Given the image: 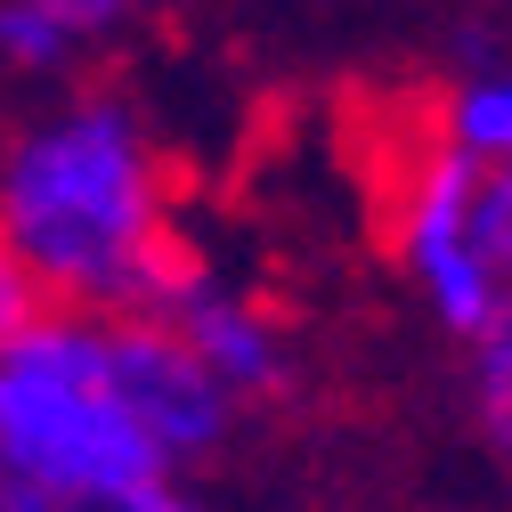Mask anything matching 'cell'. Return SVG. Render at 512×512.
I'll return each mask as SVG.
<instances>
[{"label":"cell","instance_id":"cell-1","mask_svg":"<svg viewBox=\"0 0 512 512\" xmlns=\"http://www.w3.org/2000/svg\"><path fill=\"white\" fill-rule=\"evenodd\" d=\"M171 220V163L147 114L106 82L57 90L0 139V244L33 269L49 309L122 317Z\"/></svg>","mask_w":512,"mask_h":512},{"label":"cell","instance_id":"cell-2","mask_svg":"<svg viewBox=\"0 0 512 512\" xmlns=\"http://www.w3.org/2000/svg\"><path fill=\"white\" fill-rule=\"evenodd\" d=\"M0 464L33 496H122V488H187L114 374V317L49 309L0 350Z\"/></svg>","mask_w":512,"mask_h":512},{"label":"cell","instance_id":"cell-3","mask_svg":"<svg viewBox=\"0 0 512 512\" xmlns=\"http://www.w3.org/2000/svg\"><path fill=\"white\" fill-rule=\"evenodd\" d=\"M480 187H488L480 163L423 139L407 155V171H399V196H391V261L423 293L431 326L447 342H464V350L488 334V317H496V301L512 285L496 269L488 236H480Z\"/></svg>","mask_w":512,"mask_h":512},{"label":"cell","instance_id":"cell-4","mask_svg":"<svg viewBox=\"0 0 512 512\" xmlns=\"http://www.w3.org/2000/svg\"><path fill=\"white\" fill-rule=\"evenodd\" d=\"M114 374H122L131 415L147 423V439L163 447V464L196 488V472L228 456L244 407L187 358V342L171 326H155V317H114Z\"/></svg>","mask_w":512,"mask_h":512},{"label":"cell","instance_id":"cell-5","mask_svg":"<svg viewBox=\"0 0 512 512\" xmlns=\"http://www.w3.org/2000/svg\"><path fill=\"white\" fill-rule=\"evenodd\" d=\"M163 326L187 342V358H196L236 407H261V399L293 391V342H285V326L244 285H228L220 269H204L196 285H187Z\"/></svg>","mask_w":512,"mask_h":512},{"label":"cell","instance_id":"cell-6","mask_svg":"<svg viewBox=\"0 0 512 512\" xmlns=\"http://www.w3.org/2000/svg\"><path fill=\"white\" fill-rule=\"evenodd\" d=\"M131 25L139 9H114V0H0V74L74 90V74Z\"/></svg>","mask_w":512,"mask_h":512},{"label":"cell","instance_id":"cell-7","mask_svg":"<svg viewBox=\"0 0 512 512\" xmlns=\"http://www.w3.org/2000/svg\"><path fill=\"white\" fill-rule=\"evenodd\" d=\"M431 139L447 155H464L480 171H504L512 163V49H488L439 90L431 106Z\"/></svg>","mask_w":512,"mask_h":512},{"label":"cell","instance_id":"cell-8","mask_svg":"<svg viewBox=\"0 0 512 512\" xmlns=\"http://www.w3.org/2000/svg\"><path fill=\"white\" fill-rule=\"evenodd\" d=\"M464 407H472V439L488 447V464L512 472V285L488 317V334L472 342V366H464Z\"/></svg>","mask_w":512,"mask_h":512},{"label":"cell","instance_id":"cell-9","mask_svg":"<svg viewBox=\"0 0 512 512\" xmlns=\"http://www.w3.org/2000/svg\"><path fill=\"white\" fill-rule=\"evenodd\" d=\"M0 512H212L196 488H122V496H33V488H9Z\"/></svg>","mask_w":512,"mask_h":512},{"label":"cell","instance_id":"cell-10","mask_svg":"<svg viewBox=\"0 0 512 512\" xmlns=\"http://www.w3.org/2000/svg\"><path fill=\"white\" fill-rule=\"evenodd\" d=\"M41 317H49V293L33 285V269L17 261V252L0 244V350H17V342L41 326Z\"/></svg>","mask_w":512,"mask_h":512},{"label":"cell","instance_id":"cell-11","mask_svg":"<svg viewBox=\"0 0 512 512\" xmlns=\"http://www.w3.org/2000/svg\"><path fill=\"white\" fill-rule=\"evenodd\" d=\"M480 236H488V252H496V269L512 277V163L488 171V187H480Z\"/></svg>","mask_w":512,"mask_h":512},{"label":"cell","instance_id":"cell-12","mask_svg":"<svg viewBox=\"0 0 512 512\" xmlns=\"http://www.w3.org/2000/svg\"><path fill=\"white\" fill-rule=\"evenodd\" d=\"M0 496H9V464H0Z\"/></svg>","mask_w":512,"mask_h":512}]
</instances>
